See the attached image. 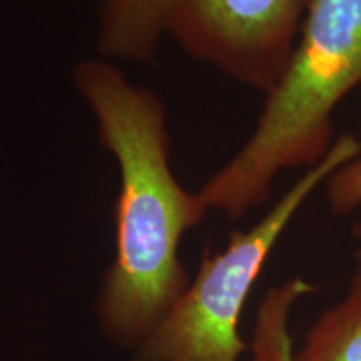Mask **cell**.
I'll return each instance as SVG.
<instances>
[{
    "instance_id": "cell-1",
    "label": "cell",
    "mask_w": 361,
    "mask_h": 361,
    "mask_svg": "<svg viewBox=\"0 0 361 361\" xmlns=\"http://www.w3.org/2000/svg\"><path fill=\"white\" fill-rule=\"evenodd\" d=\"M72 79L121 176L116 256L99 293V319L112 341L139 346L191 281L179 245L207 207L174 176L166 109L154 90L94 59L79 62Z\"/></svg>"
},
{
    "instance_id": "cell-2",
    "label": "cell",
    "mask_w": 361,
    "mask_h": 361,
    "mask_svg": "<svg viewBox=\"0 0 361 361\" xmlns=\"http://www.w3.org/2000/svg\"><path fill=\"white\" fill-rule=\"evenodd\" d=\"M361 84V0H306L295 51L266 94L245 146L197 194L229 219L268 200L283 171L311 168L333 146V114Z\"/></svg>"
},
{
    "instance_id": "cell-3",
    "label": "cell",
    "mask_w": 361,
    "mask_h": 361,
    "mask_svg": "<svg viewBox=\"0 0 361 361\" xmlns=\"http://www.w3.org/2000/svg\"><path fill=\"white\" fill-rule=\"evenodd\" d=\"M361 154V141L340 135L276 204L247 231H236L223 251H206L196 278L137 346V361H239L250 345L239 335L247 296L271 251L311 194Z\"/></svg>"
},
{
    "instance_id": "cell-4",
    "label": "cell",
    "mask_w": 361,
    "mask_h": 361,
    "mask_svg": "<svg viewBox=\"0 0 361 361\" xmlns=\"http://www.w3.org/2000/svg\"><path fill=\"white\" fill-rule=\"evenodd\" d=\"M306 0H173L166 32L197 61L268 94L286 71Z\"/></svg>"
},
{
    "instance_id": "cell-5",
    "label": "cell",
    "mask_w": 361,
    "mask_h": 361,
    "mask_svg": "<svg viewBox=\"0 0 361 361\" xmlns=\"http://www.w3.org/2000/svg\"><path fill=\"white\" fill-rule=\"evenodd\" d=\"M173 0H104L97 51L106 57L151 62L166 34Z\"/></svg>"
},
{
    "instance_id": "cell-6",
    "label": "cell",
    "mask_w": 361,
    "mask_h": 361,
    "mask_svg": "<svg viewBox=\"0 0 361 361\" xmlns=\"http://www.w3.org/2000/svg\"><path fill=\"white\" fill-rule=\"evenodd\" d=\"M295 361H361V259L346 296L319 314Z\"/></svg>"
},
{
    "instance_id": "cell-7",
    "label": "cell",
    "mask_w": 361,
    "mask_h": 361,
    "mask_svg": "<svg viewBox=\"0 0 361 361\" xmlns=\"http://www.w3.org/2000/svg\"><path fill=\"white\" fill-rule=\"evenodd\" d=\"M313 291V284L303 278H291L269 288L256 314L250 361H295L290 316L298 301Z\"/></svg>"
},
{
    "instance_id": "cell-8",
    "label": "cell",
    "mask_w": 361,
    "mask_h": 361,
    "mask_svg": "<svg viewBox=\"0 0 361 361\" xmlns=\"http://www.w3.org/2000/svg\"><path fill=\"white\" fill-rule=\"evenodd\" d=\"M326 200L338 216L351 214L361 206V154L326 180Z\"/></svg>"
},
{
    "instance_id": "cell-9",
    "label": "cell",
    "mask_w": 361,
    "mask_h": 361,
    "mask_svg": "<svg viewBox=\"0 0 361 361\" xmlns=\"http://www.w3.org/2000/svg\"><path fill=\"white\" fill-rule=\"evenodd\" d=\"M353 233H355V236H356V239H360V241H361V223H358V224H356V226H355ZM358 259H361V250L358 251Z\"/></svg>"
}]
</instances>
